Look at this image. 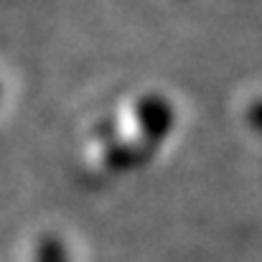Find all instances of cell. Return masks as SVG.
Wrapping results in <instances>:
<instances>
[{
	"mask_svg": "<svg viewBox=\"0 0 262 262\" xmlns=\"http://www.w3.org/2000/svg\"><path fill=\"white\" fill-rule=\"evenodd\" d=\"M176 122L173 104L158 92H145L107 115L82 148V171L92 181H107L150 161Z\"/></svg>",
	"mask_w": 262,
	"mask_h": 262,
	"instance_id": "6da1fadb",
	"label": "cell"
},
{
	"mask_svg": "<svg viewBox=\"0 0 262 262\" xmlns=\"http://www.w3.org/2000/svg\"><path fill=\"white\" fill-rule=\"evenodd\" d=\"M36 262H69V255H67L61 239L59 237H43L38 242Z\"/></svg>",
	"mask_w": 262,
	"mask_h": 262,
	"instance_id": "7a4b0ae2",
	"label": "cell"
},
{
	"mask_svg": "<svg viewBox=\"0 0 262 262\" xmlns=\"http://www.w3.org/2000/svg\"><path fill=\"white\" fill-rule=\"evenodd\" d=\"M245 122L262 135V97H255L247 107H245Z\"/></svg>",
	"mask_w": 262,
	"mask_h": 262,
	"instance_id": "3957f363",
	"label": "cell"
}]
</instances>
